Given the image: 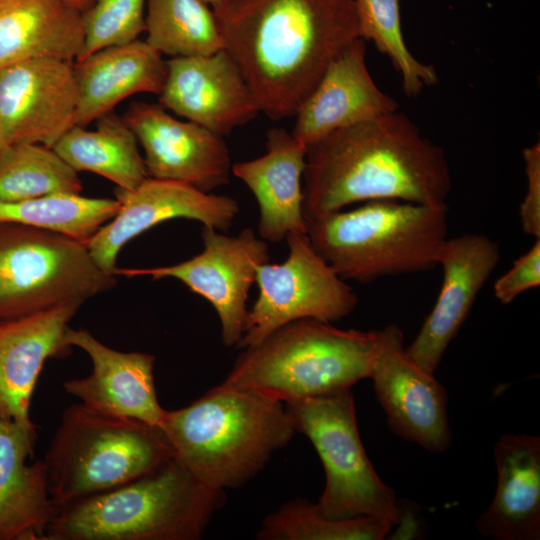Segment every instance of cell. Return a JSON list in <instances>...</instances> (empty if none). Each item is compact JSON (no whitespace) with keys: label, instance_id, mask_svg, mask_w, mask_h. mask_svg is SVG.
I'll return each instance as SVG.
<instances>
[{"label":"cell","instance_id":"1","mask_svg":"<svg viewBox=\"0 0 540 540\" xmlns=\"http://www.w3.org/2000/svg\"><path fill=\"white\" fill-rule=\"evenodd\" d=\"M224 49L260 111L295 117L330 62L359 37L355 0H221Z\"/></svg>","mask_w":540,"mask_h":540},{"label":"cell","instance_id":"2","mask_svg":"<svg viewBox=\"0 0 540 540\" xmlns=\"http://www.w3.org/2000/svg\"><path fill=\"white\" fill-rule=\"evenodd\" d=\"M444 150L399 110L335 130L307 146L305 221L374 200L448 207Z\"/></svg>","mask_w":540,"mask_h":540},{"label":"cell","instance_id":"3","mask_svg":"<svg viewBox=\"0 0 540 540\" xmlns=\"http://www.w3.org/2000/svg\"><path fill=\"white\" fill-rule=\"evenodd\" d=\"M162 429L174 457L221 491L256 476L296 433L284 402L223 383L186 407L167 410Z\"/></svg>","mask_w":540,"mask_h":540},{"label":"cell","instance_id":"4","mask_svg":"<svg viewBox=\"0 0 540 540\" xmlns=\"http://www.w3.org/2000/svg\"><path fill=\"white\" fill-rule=\"evenodd\" d=\"M224 496L172 457L129 482L60 505L46 540H197Z\"/></svg>","mask_w":540,"mask_h":540},{"label":"cell","instance_id":"5","mask_svg":"<svg viewBox=\"0 0 540 540\" xmlns=\"http://www.w3.org/2000/svg\"><path fill=\"white\" fill-rule=\"evenodd\" d=\"M316 252L345 281L426 272L448 238V207L374 200L306 220Z\"/></svg>","mask_w":540,"mask_h":540},{"label":"cell","instance_id":"6","mask_svg":"<svg viewBox=\"0 0 540 540\" xmlns=\"http://www.w3.org/2000/svg\"><path fill=\"white\" fill-rule=\"evenodd\" d=\"M377 346L378 330L296 320L243 348L222 383L284 403L335 394L370 377Z\"/></svg>","mask_w":540,"mask_h":540},{"label":"cell","instance_id":"7","mask_svg":"<svg viewBox=\"0 0 540 540\" xmlns=\"http://www.w3.org/2000/svg\"><path fill=\"white\" fill-rule=\"evenodd\" d=\"M174 457L165 431L75 403L65 409L44 459L60 506L129 482Z\"/></svg>","mask_w":540,"mask_h":540},{"label":"cell","instance_id":"8","mask_svg":"<svg viewBox=\"0 0 540 540\" xmlns=\"http://www.w3.org/2000/svg\"><path fill=\"white\" fill-rule=\"evenodd\" d=\"M116 283L86 243L48 229L0 222V321L84 303Z\"/></svg>","mask_w":540,"mask_h":540},{"label":"cell","instance_id":"9","mask_svg":"<svg viewBox=\"0 0 540 540\" xmlns=\"http://www.w3.org/2000/svg\"><path fill=\"white\" fill-rule=\"evenodd\" d=\"M285 405L296 432L310 440L325 470L323 493L313 503L316 512L329 519L370 516L398 524L402 509L365 452L351 390Z\"/></svg>","mask_w":540,"mask_h":540},{"label":"cell","instance_id":"10","mask_svg":"<svg viewBox=\"0 0 540 540\" xmlns=\"http://www.w3.org/2000/svg\"><path fill=\"white\" fill-rule=\"evenodd\" d=\"M285 240L287 258L257 269L258 296L247 311L239 349L296 320L339 321L357 306L355 291L316 252L306 233L291 232Z\"/></svg>","mask_w":540,"mask_h":540},{"label":"cell","instance_id":"11","mask_svg":"<svg viewBox=\"0 0 540 540\" xmlns=\"http://www.w3.org/2000/svg\"><path fill=\"white\" fill-rule=\"evenodd\" d=\"M203 250L183 262L146 269H115L113 274L149 275L154 280L173 278L206 299L216 311L221 340L238 346L247 314V301L257 269L269 262V247L250 228L227 236L212 227L201 231Z\"/></svg>","mask_w":540,"mask_h":540},{"label":"cell","instance_id":"12","mask_svg":"<svg viewBox=\"0 0 540 540\" xmlns=\"http://www.w3.org/2000/svg\"><path fill=\"white\" fill-rule=\"evenodd\" d=\"M390 429L433 453L452 441L445 388L434 374L406 353L404 335L395 324L378 330V346L370 377Z\"/></svg>","mask_w":540,"mask_h":540},{"label":"cell","instance_id":"13","mask_svg":"<svg viewBox=\"0 0 540 540\" xmlns=\"http://www.w3.org/2000/svg\"><path fill=\"white\" fill-rule=\"evenodd\" d=\"M115 198L120 203L118 212L86 242L95 263L111 274L123 246L155 225L186 218L226 232L240 211L232 197L150 177L132 190L116 188Z\"/></svg>","mask_w":540,"mask_h":540},{"label":"cell","instance_id":"14","mask_svg":"<svg viewBox=\"0 0 540 540\" xmlns=\"http://www.w3.org/2000/svg\"><path fill=\"white\" fill-rule=\"evenodd\" d=\"M145 156L148 176L211 192L229 183L232 164L223 136L181 121L160 104L136 101L123 116Z\"/></svg>","mask_w":540,"mask_h":540},{"label":"cell","instance_id":"15","mask_svg":"<svg viewBox=\"0 0 540 540\" xmlns=\"http://www.w3.org/2000/svg\"><path fill=\"white\" fill-rule=\"evenodd\" d=\"M77 103L72 62L38 58L0 68V123L9 145L53 147L74 126Z\"/></svg>","mask_w":540,"mask_h":540},{"label":"cell","instance_id":"16","mask_svg":"<svg viewBox=\"0 0 540 540\" xmlns=\"http://www.w3.org/2000/svg\"><path fill=\"white\" fill-rule=\"evenodd\" d=\"M500 256L499 245L484 234L467 233L445 240L438 259L443 273L438 297L415 339L405 348L421 368L432 374L437 370Z\"/></svg>","mask_w":540,"mask_h":540},{"label":"cell","instance_id":"17","mask_svg":"<svg viewBox=\"0 0 540 540\" xmlns=\"http://www.w3.org/2000/svg\"><path fill=\"white\" fill-rule=\"evenodd\" d=\"M159 94L165 109L221 136L252 121L260 109L238 66L225 49L172 57Z\"/></svg>","mask_w":540,"mask_h":540},{"label":"cell","instance_id":"18","mask_svg":"<svg viewBox=\"0 0 540 540\" xmlns=\"http://www.w3.org/2000/svg\"><path fill=\"white\" fill-rule=\"evenodd\" d=\"M65 340L86 352L92 362L88 376L63 383L67 394L95 411L162 428L167 410L158 401L153 355L114 350L85 329L68 328Z\"/></svg>","mask_w":540,"mask_h":540},{"label":"cell","instance_id":"19","mask_svg":"<svg viewBox=\"0 0 540 540\" xmlns=\"http://www.w3.org/2000/svg\"><path fill=\"white\" fill-rule=\"evenodd\" d=\"M396 110L397 101L369 72L365 40L357 38L330 62L295 115L291 133L309 146L335 130Z\"/></svg>","mask_w":540,"mask_h":540},{"label":"cell","instance_id":"20","mask_svg":"<svg viewBox=\"0 0 540 540\" xmlns=\"http://www.w3.org/2000/svg\"><path fill=\"white\" fill-rule=\"evenodd\" d=\"M82 303L69 302L24 317L0 321V418L36 429L30 401L45 361L71 348L68 324Z\"/></svg>","mask_w":540,"mask_h":540},{"label":"cell","instance_id":"21","mask_svg":"<svg viewBox=\"0 0 540 540\" xmlns=\"http://www.w3.org/2000/svg\"><path fill=\"white\" fill-rule=\"evenodd\" d=\"M264 155L232 165V174L253 193L260 237L273 243L291 232L306 233L303 173L307 146L282 128L268 130Z\"/></svg>","mask_w":540,"mask_h":540},{"label":"cell","instance_id":"22","mask_svg":"<svg viewBox=\"0 0 540 540\" xmlns=\"http://www.w3.org/2000/svg\"><path fill=\"white\" fill-rule=\"evenodd\" d=\"M37 430L0 418V540H46L59 505L44 460L27 464Z\"/></svg>","mask_w":540,"mask_h":540},{"label":"cell","instance_id":"23","mask_svg":"<svg viewBox=\"0 0 540 540\" xmlns=\"http://www.w3.org/2000/svg\"><path fill=\"white\" fill-rule=\"evenodd\" d=\"M78 103L74 125L86 127L137 93L159 95L167 74L162 54L146 41L109 46L73 64Z\"/></svg>","mask_w":540,"mask_h":540},{"label":"cell","instance_id":"24","mask_svg":"<svg viewBox=\"0 0 540 540\" xmlns=\"http://www.w3.org/2000/svg\"><path fill=\"white\" fill-rule=\"evenodd\" d=\"M497 486L488 509L476 521L485 537L540 538V438L504 434L494 449Z\"/></svg>","mask_w":540,"mask_h":540},{"label":"cell","instance_id":"25","mask_svg":"<svg viewBox=\"0 0 540 540\" xmlns=\"http://www.w3.org/2000/svg\"><path fill=\"white\" fill-rule=\"evenodd\" d=\"M84 45L83 14L62 0L0 1V68L38 58L76 61Z\"/></svg>","mask_w":540,"mask_h":540},{"label":"cell","instance_id":"26","mask_svg":"<svg viewBox=\"0 0 540 540\" xmlns=\"http://www.w3.org/2000/svg\"><path fill=\"white\" fill-rule=\"evenodd\" d=\"M96 122L94 130L74 125L55 143L54 150L78 173L98 174L120 189L136 188L149 176L134 132L113 111Z\"/></svg>","mask_w":540,"mask_h":540},{"label":"cell","instance_id":"27","mask_svg":"<svg viewBox=\"0 0 540 540\" xmlns=\"http://www.w3.org/2000/svg\"><path fill=\"white\" fill-rule=\"evenodd\" d=\"M146 42L160 54L201 56L224 49L215 13L203 0H147Z\"/></svg>","mask_w":540,"mask_h":540},{"label":"cell","instance_id":"28","mask_svg":"<svg viewBox=\"0 0 540 540\" xmlns=\"http://www.w3.org/2000/svg\"><path fill=\"white\" fill-rule=\"evenodd\" d=\"M81 190L78 172L53 147L15 143L0 159V201L80 194Z\"/></svg>","mask_w":540,"mask_h":540},{"label":"cell","instance_id":"29","mask_svg":"<svg viewBox=\"0 0 540 540\" xmlns=\"http://www.w3.org/2000/svg\"><path fill=\"white\" fill-rule=\"evenodd\" d=\"M120 208L111 198L56 194L21 201H0V222L55 231L86 243Z\"/></svg>","mask_w":540,"mask_h":540},{"label":"cell","instance_id":"30","mask_svg":"<svg viewBox=\"0 0 540 540\" xmlns=\"http://www.w3.org/2000/svg\"><path fill=\"white\" fill-rule=\"evenodd\" d=\"M355 10L359 37L390 60L406 96L416 97L438 82L435 68L415 58L405 42L401 0H355Z\"/></svg>","mask_w":540,"mask_h":540},{"label":"cell","instance_id":"31","mask_svg":"<svg viewBox=\"0 0 540 540\" xmlns=\"http://www.w3.org/2000/svg\"><path fill=\"white\" fill-rule=\"evenodd\" d=\"M394 524L376 517L329 519L314 504L297 498L269 514L257 533L262 540H381Z\"/></svg>","mask_w":540,"mask_h":540},{"label":"cell","instance_id":"32","mask_svg":"<svg viewBox=\"0 0 540 540\" xmlns=\"http://www.w3.org/2000/svg\"><path fill=\"white\" fill-rule=\"evenodd\" d=\"M147 0H96L82 12L85 45L80 60L109 46L137 40L145 31Z\"/></svg>","mask_w":540,"mask_h":540},{"label":"cell","instance_id":"33","mask_svg":"<svg viewBox=\"0 0 540 540\" xmlns=\"http://www.w3.org/2000/svg\"><path fill=\"white\" fill-rule=\"evenodd\" d=\"M539 285L540 238H537L531 248L495 281L493 293L502 304H509L522 293Z\"/></svg>","mask_w":540,"mask_h":540},{"label":"cell","instance_id":"34","mask_svg":"<svg viewBox=\"0 0 540 540\" xmlns=\"http://www.w3.org/2000/svg\"><path fill=\"white\" fill-rule=\"evenodd\" d=\"M526 192L519 206V220L524 233L540 238V144L523 150Z\"/></svg>","mask_w":540,"mask_h":540},{"label":"cell","instance_id":"35","mask_svg":"<svg viewBox=\"0 0 540 540\" xmlns=\"http://www.w3.org/2000/svg\"><path fill=\"white\" fill-rule=\"evenodd\" d=\"M69 6L84 12L87 10L96 0H62Z\"/></svg>","mask_w":540,"mask_h":540},{"label":"cell","instance_id":"36","mask_svg":"<svg viewBox=\"0 0 540 540\" xmlns=\"http://www.w3.org/2000/svg\"><path fill=\"white\" fill-rule=\"evenodd\" d=\"M9 144L5 138V135L3 133L1 123H0V159L3 156L4 152L8 148Z\"/></svg>","mask_w":540,"mask_h":540},{"label":"cell","instance_id":"37","mask_svg":"<svg viewBox=\"0 0 540 540\" xmlns=\"http://www.w3.org/2000/svg\"><path fill=\"white\" fill-rule=\"evenodd\" d=\"M205 3H207L208 5H210L211 7H214L215 5H217L221 0H203Z\"/></svg>","mask_w":540,"mask_h":540},{"label":"cell","instance_id":"38","mask_svg":"<svg viewBox=\"0 0 540 540\" xmlns=\"http://www.w3.org/2000/svg\"><path fill=\"white\" fill-rule=\"evenodd\" d=\"M1 1V0H0Z\"/></svg>","mask_w":540,"mask_h":540}]
</instances>
